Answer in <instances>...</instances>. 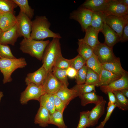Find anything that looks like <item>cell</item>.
<instances>
[{
    "instance_id": "cell-1",
    "label": "cell",
    "mask_w": 128,
    "mask_h": 128,
    "mask_svg": "<svg viewBox=\"0 0 128 128\" xmlns=\"http://www.w3.org/2000/svg\"><path fill=\"white\" fill-rule=\"evenodd\" d=\"M51 24L45 16H37L32 21V30L30 38L36 40L49 37L60 38L58 33L54 32L49 28Z\"/></svg>"
},
{
    "instance_id": "cell-2",
    "label": "cell",
    "mask_w": 128,
    "mask_h": 128,
    "mask_svg": "<svg viewBox=\"0 0 128 128\" xmlns=\"http://www.w3.org/2000/svg\"><path fill=\"white\" fill-rule=\"evenodd\" d=\"M49 40H36L30 38H24L20 43V50L39 60L42 59L45 50L50 42Z\"/></svg>"
},
{
    "instance_id": "cell-3",
    "label": "cell",
    "mask_w": 128,
    "mask_h": 128,
    "mask_svg": "<svg viewBox=\"0 0 128 128\" xmlns=\"http://www.w3.org/2000/svg\"><path fill=\"white\" fill-rule=\"evenodd\" d=\"M60 39L53 38L44 51L42 59V65L48 72L52 71L56 59L62 55Z\"/></svg>"
},
{
    "instance_id": "cell-4",
    "label": "cell",
    "mask_w": 128,
    "mask_h": 128,
    "mask_svg": "<svg viewBox=\"0 0 128 128\" xmlns=\"http://www.w3.org/2000/svg\"><path fill=\"white\" fill-rule=\"evenodd\" d=\"M27 65V62L24 58H0V71L3 76V83L11 82L12 80L11 75L13 73L16 69L24 68Z\"/></svg>"
},
{
    "instance_id": "cell-5",
    "label": "cell",
    "mask_w": 128,
    "mask_h": 128,
    "mask_svg": "<svg viewBox=\"0 0 128 128\" xmlns=\"http://www.w3.org/2000/svg\"><path fill=\"white\" fill-rule=\"evenodd\" d=\"M46 93L42 85H37L33 83L27 85L21 94L20 101L22 105L27 104L29 101H38L40 97Z\"/></svg>"
},
{
    "instance_id": "cell-6",
    "label": "cell",
    "mask_w": 128,
    "mask_h": 128,
    "mask_svg": "<svg viewBox=\"0 0 128 128\" xmlns=\"http://www.w3.org/2000/svg\"><path fill=\"white\" fill-rule=\"evenodd\" d=\"M93 12L80 7L70 13L69 18L78 21L80 25L82 31L84 32L91 26Z\"/></svg>"
},
{
    "instance_id": "cell-7",
    "label": "cell",
    "mask_w": 128,
    "mask_h": 128,
    "mask_svg": "<svg viewBox=\"0 0 128 128\" xmlns=\"http://www.w3.org/2000/svg\"><path fill=\"white\" fill-rule=\"evenodd\" d=\"M94 54L102 64L112 62L118 59L112 48L104 43H101L94 49Z\"/></svg>"
},
{
    "instance_id": "cell-8",
    "label": "cell",
    "mask_w": 128,
    "mask_h": 128,
    "mask_svg": "<svg viewBox=\"0 0 128 128\" xmlns=\"http://www.w3.org/2000/svg\"><path fill=\"white\" fill-rule=\"evenodd\" d=\"M17 31L19 37L28 39L30 37L32 30V21L26 15L20 12L16 16Z\"/></svg>"
},
{
    "instance_id": "cell-9",
    "label": "cell",
    "mask_w": 128,
    "mask_h": 128,
    "mask_svg": "<svg viewBox=\"0 0 128 128\" xmlns=\"http://www.w3.org/2000/svg\"><path fill=\"white\" fill-rule=\"evenodd\" d=\"M103 12L106 16L128 17V6L121 4L117 0H110Z\"/></svg>"
},
{
    "instance_id": "cell-10",
    "label": "cell",
    "mask_w": 128,
    "mask_h": 128,
    "mask_svg": "<svg viewBox=\"0 0 128 128\" xmlns=\"http://www.w3.org/2000/svg\"><path fill=\"white\" fill-rule=\"evenodd\" d=\"M105 21L106 24L116 32L120 41L123 28L128 23V17L108 15L105 17Z\"/></svg>"
},
{
    "instance_id": "cell-11",
    "label": "cell",
    "mask_w": 128,
    "mask_h": 128,
    "mask_svg": "<svg viewBox=\"0 0 128 128\" xmlns=\"http://www.w3.org/2000/svg\"><path fill=\"white\" fill-rule=\"evenodd\" d=\"M63 85L50 72H48L42 85L46 93L55 95Z\"/></svg>"
},
{
    "instance_id": "cell-12",
    "label": "cell",
    "mask_w": 128,
    "mask_h": 128,
    "mask_svg": "<svg viewBox=\"0 0 128 128\" xmlns=\"http://www.w3.org/2000/svg\"><path fill=\"white\" fill-rule=\"evenodd\" d=\"M100 88L101 91L106 94L108 91L113 92L128 89V74L122 76L119 79L108 85L100 86Z\"/></svg>"
},
{
    "instance_id": "cell-13",
    "label": "cell",
    "mask_w": 128,
    "mask_h": 128,
    "mask_svg": "<svg viewBox=\"0 0 128 128\" xmlns=\"http://www.w3.org/2000/svg\"><path fill=\"white\" fill-rule=\"evenodd\" d=\"M48 72L42 65L37 71L27 74L25 80L26 84L33 83L37 85H42Z\"/></svg>"
},
{
    "instance_id": "cell-14",
    "label": "cell",
    "mask_w": 128,
    "mask_h": 128,
    "mask_svg": "<svg viewBox=\"0 0 128 128\" xmlns=\"http://www.w3.org/2000/svg\"><path fill=\"white\" fill-rule=\"evenodd\" d=\"M106 103V101L104 99L90 111L89 117V124L88 127L94 126L97 124L99 120L105 113Z\"/></svg>"
},
{
    "instance_id": "cell-15",
    "label": "cell",
    "mask_w": 128,
    "mask_h": 128,
    "mask_svg": "<svg viewBox=\"0 0 128 128\" xmlns=\"http://www.w3.org/2000/svg\"><path fill=\"white\" fill-rule=\"evenodd\" d=\"M103 34L105 38L104 43L109 47L113 48L114 46L120 41L117 34L106 23L105 20L103 28L101 31Z\"/></svg>"
},
{
    "instance_id": "cell-16",
    "label": "cell",
    "mask_w": 128,
    "mask_h": 128,
    "mask_svg": "<svg viewBox=\"0 0 128 128\" xmlns=\"http://www.w3.org/2000/svg\"><path fill=\"white\" fill-rule=\"evenodd\" d=\"M18 37L16 24L9 30L2 32L0 35V44L14 46Z\"/></svg>"
},
{
    "instance_id": "cell-17",
    "label": "cell",
    "mask_w": 128,
    "mask_h": 128,
    "mask_svg": "<svg viewBox=\"0 0 128 128\" xmlns=\"http://www.w3.org/2000/svg\"><path fill=\"white\" fill-rule=\"evenodd\" d=\"M85 36L83 38L79 39L82 42L87 44L93 50L101 42L98 39L99 32L91 26L85 30Z\"/></svg>"
},
{
    "instance_id": "cell-18",
    "label": "cell",
    "mask_w": 128,
    "mask_h": 128,
    "mask_svg": "<svg viewBox=\"0 0 128 128\" xmlns=\"http://www.w3.org/2000/svg\"><path fill=\"white\" fill-rule=\"evenodd\" d=\"M67 106L70 101L78 96L77 92L72 88L69 89L63 85L55 94Z\"/></svg>"
},
{
    "instance_id": "cell-19",
    "label": "cell",
    "mask_w": 128,
    "mask_h": 128,
    "mask_svg": "<svg viewBox=\"0 0 128 128\" xmlns=\"http://www.w3.org/2000/svg\"><path fill=\"white\" fill-rule=\"evenodd\" d=\"M17 23L15 16L14 13H1L0 18V29L2 32L10 29Z\"/></svg>"
},
{
    "instance_id": "cell-20",
    "label": "cell",
    "mask_w": 128,
    "mask_h": 128,
    "mask_svg": "<svg viewBox=\"0 0 128 128\" xmlns=\"http://www.w3.org/2000/svg\"><path fill=\"white\" fill-rule=\"evenodd\" d=\"M110 0H87L81 7L93 12H103Z\"/></svg>"
},
{
    "instance_id": "cell-21",
    "label": "cell",
    "mask_w": 128,
    "mask_h": 128,
    "mask_svg": "<svg viewBox=\"0 0 128 128\" xmlns=\"http://www.w3.org/2000/svg\"><path fill=\"white\" fill-rule=\"evenodd\" d=\"M50 114L48 111L44 107L40 106L34 119V123L40 126L45 127L50 124Z\"/></svg>"
},
{
    "instance_id": "cell-22",
    "label": "cell",
    "mask_w": 128,
    "mask_h": 128,
    "mask_svg": "<svg viewBox=\"0 0 128 128\" xmlns=\"http://www.w3.org/2000/svg\"><path fill=\"white\" fill-rule=\"evenodd\" d=\"M102 68L120 77L128 73L122 67L119 58L114 61L102 64Z\"/></svg>"
},
{
    "instance_id": "cell-23",
    "label": "cell",
    "mask_w": 128,
    "mask_h": 128,
    "mask_svg": "<svg viewBox=\"0 0 128 128\" xmlns=\"http://www.w3.org/2000/svg\"><path fill=\"white\" fill-rule=\"evenodd\" d=\"M119 77L108 70L102 69L99 76V82L97 87L106 86L119 79Z\"/></svg>"
},
{
    "instance_id": "cell-24",
    "label": "cell",
    "mask_w": 128,
    "mask_h": 128,
    "mask_svg": "<svg viewBox=\"0 0 128 128\" xmlns=\"http://www.w3.org/2000/svg\"><path fill=\"white\" fill-rule=\"evenodd\" d=\"M54 95L45 93L40 97L38 101L40 106L46 109L50 114L53 113L55 110Z\"/></svg>"
},
{
    "instance_id": "cell-25",
    "label": "cell",
    "mask_w": 128,
    "mask_h": 128,
    "mask_svg": "<svg viewBox=\"0 0 128 128\" xmlns=\"http://www.w3.org/2000/svg\"><path fill=\"white\" fill-rule=\"evenodd\" d=\"M96 92L92 91L81 96L79 98L81 99V105L85 106L90 103H94L96 105L102 101L104 99L103 97L97 95Z\"/></svg>"
},
{
    "instance_id": "cell-26",
    "label": "cell",
    "mask_w": 128,
    "mask_h": 128,
    "mask_svg": "<svg viewBox=\"0 0 128 128\" xmlns=\"http://www.w3.org/2000/svg\"><path fill=\"white\" fill-rule=\"evenodd\" d=\"M105 17L103 12H93L91 26L96 31L101 32L103 29Z\"/></svg>"
},
{
    "instance_id": "cell-27",
    "label": "cell",
    "mask_w": 128,
    "mask_h": 128,
    "mask_svg": "<svg viewBox=\"0 0 128 128\" xmlns=\"http://www.w3.org/2000/svg\"><path fill=\"white\" fill-rule=\"evenodd\" d=\"M78 47L77 50L78 55L86 60L94 54V50L87 44L78 40Z\"/></svg>"
},
{
    "instance_id": "cell-28",
    "label": "cell",
    "mask_w": 128,
    "mask_h": 128,
    "mask_svg": "<svg viewBox=\"0 0 128 128\" xmlns=\"http://www.w3.org/2000/svg\"><path fill=\"white\" fill-rule=\"evenodd\" d=\"M86 64L88 68L92 70L99 76L102 69V64L94 54L86 60Z\"/></svg>"
},
{
    "instance_id": "cell-29",
    "label": "cell",
    "mask_w": 128,
    "mask_h": 128,
    "mask_svg": "<svg viewBox=\"0 0 128 128\" xmlns=\"http://www.w3.org/2000/svg\"><path fill=\"white\" fill-rule=\"evenodd\" d=\"M20 9V12L26 15L30 19L33 16L34 10L29 5L27 0H13Z\"/></svg>"
},
{
    "instance_id": "cell-30",
    "label": "cell",
    "mask_w": 128,
    "mask_h": 128,
    "mask_svg": "<svg viewBox=\"0 0 128 128\" xmlns=\"http://www.w3.org/2000/svg\"><path fill=\"white\" fill-rule=\"evenodd\" d=\"M63 113L55 110L50 114V124L55 125L58 128H67L64 120Z\"/></svg>"
},
{
    "instance_id": "cell-31",
    "label": "cell",
    "mask_w": 128,
    "mask_h": 128,
    "mask_svg": "<svg viewBox=\"0 0 128 128\" xmlns=\"http://www.w3.org/2000/svg\"><path fill=\"white\" fill-rule=\"evenodd\" d=\"M116 98L115 105L116 107L123 111L128 110V98L122 94L119 91L113 92Z\"/></svg>"
},
{
    "instance_id": "cell-32",
    "label": "cell",
    "mask_w": 128,
    "mask_h": 128,
    "mask_svg": "<svg viewBox=\"0 0 128 128\" xmlns=\"http://www.w3.org/2000/svg\"><path fill=\"white\" fill-rule=\"evenodd\" d=\"M17 6L13 0H0V13H14V9Z\"/></svg>"
},
{
    "instance_id": "cell-33",
    "label": "cell",
    "mask_w": 128,
    "mask_h": 128,
    "mask_svg": "<svg viewBox=\"0 0 128 128\" xmlns=\"http://www.w3.org/2000/svg\"><path fill=\"white\" fill-rule=\"evenodd\" d=\"M52 72L54 76L59 81L64 85L68 87L69 83L66 69L54 67L52 68Z\"/></svg>"
},
{
    "instance_id": "cell-34",
    "label": "cell",
    "mask_w": 128,
    "mask_h": 128,
    "mask_svg": "<svg viewBox=\"0 0 128 128\" xmlns=\"http://www.w3.org/2000/svg\"><path fill=\"white\" fill-rule=\"evenodd\" d=\"M96 86L94 85H89L85 83L80 84H77L72 88L76 90L78 96L79 97L84 94L92 91L96 92Z\"/></svg>"
},
{
    "instance_id": "cell-35",
    "label": "cell",
    "mask_w": 128,
    "mask_h": 128,
    "mask_svg": "<svg viewBox=\"0 0 128 128\" xmlns=\"http://www.w3.org/2000/svg\"><path fill=\"white\" fill-rule=\"evenodd\" d=\"M99 82V75L92 69L87 68L85 83L96 86Z\"/></svg>"
},
{
    "instance_id": "cell-36",
    "label": "cell",
    "mask_w": 128,
    "mask_h": 128,
    "mask_svg": "<svg viewBox=\"0 0 128 128\" xmlns=\"http://www.w3.org/2000/svg\"><path fill=\"white\" fill-rule=\"evenodd\" d=\"M72 61V59H66L64 58L61 55L56 59L54 67L60 69H66L71 66Z\"/></svg>"
},
{
    "instance_id": "cell-37",
    "label": "cell",
    "mask_w": 128,
    "mask_h": 128,
    "mask_svg": "<svg viewBox=\"0 0 128 128\" xmlns=\"http://www.w3.org/2000/svg\"><path fill=\"white\" fill-rule=\"evenodd\" d=\"M89 111L87 110L80 112L79 120L76 128H86L88 127Z\"/></svg>"
},
{
    "instance_id": "cell-38",
    "label": "cell",
    "mask_w": 128,
    "mask_h": 128,
    "mask_svg": "<svg viewBox=\"0 0 128 128\" xmlns=\"http://www.w3.org/2000/svg\"><path fill=\"white\" fill-rule=\"evenodd\" d=\"M87 68V66L85 65L77 71L76 76L75 78L77 84L85 83Z\"/></svg>"
},
{
    "instance_id": "cell-39",
    "label": "cell",
    "mask_w": 128,
    "mask_h": 128,
    "mask_svg": "<svg viewBox=\"0 0 128 128\" xmlns=\"http://www.w3.org/2000/svg\"><path fill=\"white\" fill-rule=\"evenodd\" d=\"M0 57L6 59L16 58L12 53L9 46L8 45L0 44Z\"/></svg>"
},
{
    "instance_id": "cell-40",
    "label": "cell",
    "mask_w": 128,
    "mask_h": 128,
    "mask_svg": "<svg viewBox=\"0 0 128 128\" xmlns=\"http://www.w3.org/2000/svg\"><path fill=\"white\" fill-rule=\"evenodd\" d=\"M86 61L85 59L78 55L72 59L71 67L77 71L85 65Z\"/></svg>"
},
{
    "instance_id": "cell-41",
    "label": "cell",
    "mask_w": 128,
    "mask_h": 128,
    "mask_svg": "<svg viewBox=\"0 0 128 128\" xmlns=\"http://www.w3.org/2000/svg\"><path fill=\"white\" fill-rule=\"evenodd\" d=\"M54 96L55 110L63 113L67 106L57 95L55 94Z\"/></svg>"
},
{
    "instance_id": "cell-42",
    "label": "cell",
    "mask_w": 128,
    "mask_h": 128,
    "mask_svg": "<svg viewBox=\"0 0 128 128\" xmlns=\"http://www.w3.org/2000/svg\"><path fill=\"white\" fill-rule=\"evenodd\" d=\"M116 106L115 104H112L108 106L107 107V112L104 120L101 122L99 125L103 128L106 123L109 119L112 113Z\"/></svg>"
},
{
    "instance_id": "cell-43",
    "label": "cell",
    "mask_w": 128,
    "mask_h": 128,
    "mask_svg": "<svg viewBox=\"0 0 128 128\" xmlns=\"http://www.w3.org/2000/svg\"><path fill=\"white\" fill-rule=\"evenodd\" d=\"M128 40V23L124 26L122 32L120 41L125 42Z\"/></svg>"
},
{
    "instance_id": "cell-44",
    "label": "cell",
    "mask_w": 128,
    "mask_h": 128,
    "mask_svg": "<svg viewBox=\"0 0 128 128\" xmlns=\"http://www.w3.org/2000/svg\"><path fill=\"white\" fill-rule=\"evenodd\" d=\"M67 76L71 78H75L76 77L77 71L72 67H70L66 69Z\"/></svg>"
},
{
    "instance_id": "cell-45",
    "label": "cell",
    "mask_w": 128,
    "mask_h": 128,
    "mask_svg": "<svg viewBox=\"0 0 128 128\" xmlns=\"http://www.w3.org/2000/svg\"><path fill=\"white\" fill-rule=\"evenodd\" d=\"M106 94H107L108 96L109 100L108 103V106L115 104L116 102V98L113 93L110 91H108Z\"/></svg>"
},
{
    "instance_id": "cell-46",
    "label": "cell",
    "mask_w": 128,
    "mask_h": 128,
    "mask_svg": "<svg viewBox=\"0 0 128 128\" xmlns=\"http://www.w3.org/2000/svg\"><path fill=\"white\" fill-rule=\"evenodd\" d=\"M119 91L122 94L128 98V89H123Z\"/></svg>"
},
{
    "instance_id": "cell-47",
    "label": "cell",
    "mask_w": 128,
    "mask_h": 128,
    "mask_svg": "<svg viewBox=\"0 0 128 128\" xmlns=\"http://www.w3.org/2000/svg\"><path fill=\"white\" fill-rule=\"evenodd\" d=\"M121 4L124 5L128 6V0H117Z\"/></svg>"
},
{
    "instance_id": "cell-48",
    "label": "cell",
    "mask_w": 128,
    "mask_h": 128,
    "mask_svg": "<svg viewBox=\"0 0 128 128\" xmlns=\"http://www.w3.org/2000/svg\"><path fill=\"white\" fill-rule=\"evenodd\" d=\"M4 95L3 92L0 91V100H1L2 98L3 97Z\"/></svg>"
},
{
    "instance_id": "cell-49",
    "label": "cell",
    "mask_w": 128,
    "mask_h": 128,
    "mask_svg": "<svg viewBox=\"0 0 128 128\" xmlns=\"http://www.w3.org/2000/svg\"><path fill=\"white\" fill-rule=\"evenodd\" d=\"M103 128L101 127L99 125L98 126H97L96 127H95V128Z\"/></svg>"
},
{
    "instance_id": "cell-50",
    "label": "cell",
    "mask_w": 128,
    "mask_h": 128,
    "mask_svg": "<svg viewBox=\"0 0 128 128\" xmlns=\"http://www.w3.org/2000/svg\"><path fill=\"white\" fill-rule=\"evenodd\" d=\"M2 32V31L0 29V35Z\"/></svg>"
},
{
    "instance_id": "cell-51",
    "label": "cell",
    "mask_w": 128,
    "mask_h": 128,
    "mask_svg": "<svg viewBox=\"0 0 128 128\" xmlns=\"http://www.w3.org/2000/svg\"><path fill=\"white\" fill-rule=\"evenodd\" d=\"M0 15H1V13H0Z\"/></svg>"
},
{
    "instance_id": "cell-52",
    "label": "cell",
    "mask_w": 128,
    "mask_h": 128,
    "mask_svg": "<svg viewBox=\"0 0 128 128\" xmlns=\"http://www.w3.org/2000/svg\"><path fill=\"white\" fill-rule=\"evenodd\" d=\"M1 100H0V101H1Z\"/></svg>"
},
{
    "instance_id": "cell-53",
    "label": "cell",
    "mask_w": 128,
    "mask_h": 128,
    "mask_svg": "<svg viewBox=\"0 0 128 128\" xmlns=\"http://www.w3.org/2000/svg\"><path fill=\"white\" fill-rule=\"evenodd\" d=\"M1 58L0 57V58Z\"/></svg>"
}]
</instances>
